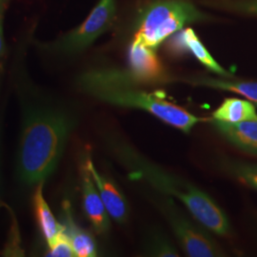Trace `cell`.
Wrapping results in <instances>:
<instances>
[{
	"instance_id": "44dd1931",
	"label": "cell",
	"mask_w": 257,
	"mask_h": 257,
	"mask_svg": "<svg viewBox=\"0 0 257 257\" xmlns=\"http://www.w3.org/2000/svg\"><path fill=\"white\" fill-rule=\"evenodd\" d=\"M0 150H1V146H0ZM0 165H1V152H0ZM2 205H4V204L0 201V207H1Z\"/></svg>"
},
{
	"instance_id": "ac0fdd59",
	"label": "cell",
	"mask_w": 257,
	"mask_h": 257,
	"mask_svg": "<svg viewBox=\"0 0 257 257\" xmlns=\"http://www.w3.org/2000/svg\"><path fill=\"white\" fill-rule=\"evenodd\" d=\"M48 256L74 257L75 255L72 243L64 231L56 236L50 244H48Z\"/></svg>"
},
{
	"instance_id": "5bb4252c",
	"label": "cell",
	"mask_w": 257,
	"mask_h": 257,
	"mask_svg": "<svg viewBox=\"0 0 257 257\" xmlns=\"http://www.w3.org/2000/svg\"><path fill=\"white\" fill-rule=\"evenodd\" d=\"M44 182H41L36 186V192L34 194L33 203L38 228L41 231L43 237L46 240L47 244H50L56 236H58L61 232L64 231V226L63 224L56 220L54 213L51 211L48 203L44 198Z\"/></svg>"
},
{
	"instance_id": "9a60e30c",
	"label": "cell",
	"mask_w": 257,
	"mask_h": 257,
	"mask_svg": "<svg viewBox=\"0 0 257 257\" xmlns=\"http://www.w3.org/2000/svg\"><path fill=\"white\" fill-rule=\"evenodd\" d=\"M212 118L228 123H239L257 120V113L251 102L238 98H226L213 111Z\"/></svg>"
},
{
	"instance_id": "e0dca14e",
	"label": "cell",
	"mask_w": 257,
	"mask_h": 257,
	"mask_svg": "<svg viewBox=\"0 0 257 257\" xmlns=\"http://www.w3.org/2000/svg\"><path fill=\"white\" fill-rule=\"evenodd\" d=\"M145 254L149 256H179L175 245L162 232L153 231L145 243Z\"/></svg>"
},
{
	"instance_id": "7a4b0ae2",
	"label": "cell",
	"mask_w": 257,
	"mask_h": 257,
	"mask_svg": "<svg viewBox=\"0 0 257 257\" xmlns=\"http://www.w3.org/2000/svg\"><path fill=\"white\" fill-rule=\"evenodd\" d=\"M84 93L112 106L144 110L166 124L190 133L204 121L182 107L168 101L162 92H150L146 84L138 81L128 70L117 68H93L77 79Z\"/></svg>"
},
{
	"instance_id": "8992f818",
	"label": "cell",
	"mask_w": 257,
	"mask_h": 257,
	"mask_svg": "<svg viewBox=\"0 0 257 257\" xmlns=\"http://www.w3.org/2000/svg\"><path fill=\"white\" fill-rule=\"evenodd\" d=\"M151 199L165 217L179 246L187 256L215 257L223 255L220 247L199 222L193 223L177 208L174 198L162 193H153Z\"/></svg>"
},
{
	"instance_id": "d6986e66",
	"label": "cell",
	"mask_w": 257,
	"mask_h": 257,
	"mask_svg": "<svg viewBox=\"0 0 257 257\" xmlns=\"http://www.w3.org/2000/svg\"><path fill=\"white\" fill-rule=\"evenodd\" d=\"M229 170L240 180L257 190V165L245 163L229 164Z\"/></svg>"
},
{
	"instance_id": "ba28073f",
	"label": "cell",
	"mask_w": 257,
	"mask_h": 257,
	"mask_svg": "<svg viewBox=\"0 0 257 257\" xmlns=\"http://www.w3.org/2000/svg\"><path fill=\"white\" fill-rule=\"evenodd\" d=\"M80 180L85 214L91 222L95 232L104 234L110 229V215L102 201L101 196L85 161H83L80 166Z\"/></svg>"
},
{
	"instance_id": "30bf717a",
	"label": "cell",
	"mask_w": 257,
	"mask_h": 257,
	"mask_svg": "<svg viewBox=\"0 0 257 257\" xmlns=\"http://www.w3.org/2000/svg\"><path fill=\"white\" fill-rule=\"evenodd\" d=\"M170 49L176 54L189 52L212 73L218 74L222 77H232L231 74L218 64V62L211 56L210 52L207 50L192 28L182 29L177 35H174L170 43Z\"/></svg>"
},
{
	"instance_id": "ffe728a7",
	"label": "cell",
	"mask_w": 257,
	"mask_h": 257,
	"mask_svg": "<svg viewBox=\"0 0 257 257\" xmlns=\"http://www.w3.org/2000/svg\"><path fill=\"white\" fill-rule=\"evenodd\" d=\"M9 1L10 0H0V70L3 69V65L6 57L4 22H5V14L8 8Z\"/></svg>"
},
{
	"instance_id": "277c9868",
	"label": "cell",
	"mask_w": 257,
	"mask_h": 257,
	"mask_svg": "<svg viewBox=\"0 0 257 257\" xmlns=\"http://www.w3.org/2000/svg\"><path fill=\"white\" fill-rule=\"evenodd\" d=\"M208 19L190 0H154L138 10L133 41L156 50L185 26Z\"/></svg>"
},
{
	"instance_id": "3957f363",
	"label": "cell",
	"mask_w": 257,
	"mask_h": 257,
	"mask_svg": "<svg viewBox=\"0 0 257 257\" xmlns=\"http://www.w3.org/2000/svg\"><path fill=\"white\" fill-rule=\"evenodd\" d=\"M105 142L110 154L127 169L132 178L146 181L156 192L179 200L193 218L208 230L218 235L229 233L230 224L225 212L208 193L161 169L123 138L107 136Z\"/></svg>"
},
{
	"instance_id": "7402d4cb",
	"label": "cell",
	"mask_w": 257,
	"mask_h": 257,
	"mask_svg": "<svg viewBox=\"0 0 257 257\" xmlns=\"http://www.w3.org/2000/svg\"><path fill=\"white\" fill-rule=\"evenodd\" d=\"M2 73H3V69L0 70V82H1V78H2Z\"/></svg>"
},
{
	"instance_id": "9c48e42d",
	"label": "cell",
	"mask_w": 257,
	"mask_h": 257,
	"mask_svg": "<svg viewBox=\"0 0 257 257\" xmlns=\"http://www.w3.org/2000/svg\"><path fill=\"white\" fill-rule=\"evenodd\" d=\"M84 161L92 175L110 217L118 224L125 223L128 219V207L124 194L110 178L97 171L91 156H87Z\"/></svg>"
},
{
	"instance_id": "5b68a950",
	"label": "cell",
	"mask_w": 257,
	"mask_h": 257,
	"mask_svg": "<svg viewBox=\"0 0 257 257\" xmlns=\"http://www.w3.org/2000/svg\"><path fill=\"white\" fill-rule=\"evenodd\" d=\"M116 15V0H98L81 24L39 47L52 55L70 57L79 55L112 27Z\"/></svg>"
},
{
	"instance_id": "2e32d148",
	"label": "cell",
	"mask_w": 257,
	"mask_h": 257,
	"mask_svg": "<svg viewBox=\"0 0 257 257\" xmlns=\"http://www.w3.org/2000/svg\"><path fill=\"white\" fill-rule=\"evenodd\" d=\"M197 2L221 12L257 16V0H197Z\"/></svg>"
},
{
	"instance_id": "6da1fadb",
	"label": "cell",
	"mask_w": 257,
	"mask_h": 257,
	"mask_svg": "<svg viewBox=\"0 0 257 257\" xmlns=\"http://www.w3.org/2000/svg\"><path fill=\"white\" fill-rule=\"evenodd\" d=\"M21 63L20 59L14 74L21 119L17 175L21 183L37 186L56 170L78 115L67 103L32 82Z\"/></svg>"
},
{
	"instance_id": "4fadbf2b",
	"label": "cell",
	"mask_w": 257,
	"mask_h": 257,
	"mask_svg": "<svg viewBox=\"0 0 257 257\" xmlns=\"http://www.w3.org/2000/svg\"><path fill=\"white\" fill-rule=\"evenodd\" d=\"M181 81L196 87L236 92L245 96L249 101L257 103V82L253 81H241L232 80L230 77L215 78L210 76H193L182 78Z\"/></svg>"
},
{
	"instance_id": "52a82bcc",
	"label": "cell",
	"mask_w": 257,
	"mask_h": 257,
	"mask_svg": "<svg viewBox=\"0 0 257 257\" xmlns=\"http://www.w3.org/2000/svg\"><path fill=\"white\" fill-rule=\"evenodd\" d=\"M128 59V71L138 81L154 85L169 80L155 49L132 41Z\"/></svg>"
},
{
	"instance_id": "7c38bea8",
	"label": "cell",
	"mask_w": 257,
	"mask_h": 257,
	"mask_svg": "<svg viewBox=\"0 0 257 257\" xmlns=\"http://www.w3.org/2000/svg\"><path fill=\"white\" fill-rule=\"evenodd\" d=\"M64 232L70 239L77 257L96 256V244L92 235L81 229L74 219L72 207L69 201L63 203Z\"/></svg>"
},
{
	"instance_id": "8fae6325",
	"label": "cell",
	"mask_w": 257,
	"mask_h": 257,
	"mask_svg": "<svg viewBox=\"0 0 257 257\" xmlns=\"http://www.w3.org/2000/svg\"><path fill=\"white\" fill-rule=\"evenodd\" d=\"M210 122L230 144L250 155L257 156V120L228 123L212 118Z\"/></svg>"
}]
</instances>
